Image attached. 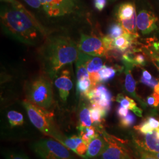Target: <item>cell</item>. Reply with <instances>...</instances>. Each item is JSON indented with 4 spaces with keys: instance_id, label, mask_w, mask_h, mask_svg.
<instances>
[{
    "instance_id": "30bf717a",
    "label": "cell",
    "mask_w": 159,
    "mask_h": 159,
    "mask_svg": "<svg viewBox=\"0 0 159 159\" xmlns=\"http://www.w3.org/2000/svg\"><path fill=\"white\" fill-rule=\"evenodd\" d=\"M86 98L91 104L95 105L105 110L107 113L111 110L113 96L108 89L103 84H98L87 94Z\"/></svg>"
},
{
    "instance_id": "3957f363",
    "label": "cell",
    "mask_w": 159,
    "mask_h": 159,
    "mask_svg": "<svg viewBox=\"0 0 159 159\" xmlns=\"http://www.w3.org/2000/svg\"><path fill=\"white\" fill-rule=\"evenodd\" d=\"M29 119L31 123L42 133L64 144L66 137L58 130L53 121L54 114L47 109L40 107L27 100L23 102ZM64 145V144H63Z\"/></svg>"
},
{
    "instance_id": "f1b7e54d",
    "label": "cell",
    "mask_w": 159,
    "mask_h": 159,
    "mask_svg": "<svg viewBox=\"0 0 159 159\" xmlns=\"http://www.w3.org/2000/svg\"><path fill=\"white\" fill-rule=\"evenodd\" d=\"M119 120L120 125L125 128H128L132 126L134 124L136 120L135 116L130 111L126 116L120 118Z\"/></svg>"
},
{
    "instance_id": "277c9868",
    "label": "cell",
    "mask_w": 159,
    "mask_h": 159,
    "mask_svg": "<svg viewBox=\"0 0 159 159\" xmlns=\"http://www.w3.org/2000/svg\"><path fill=\"white\" fill-rule=\"evenodd\" d=\"M26 100L40 107L48 110L53 104L51 79L47 75H40L27 83L25 86Z\"/></svg>"
},
{
    "instance_id": "7a4b0ae2",
    "label": "cell",
    "mask_w": 159,
    "mask_h": 159,
    "mask_svg": "<svg viewBox=\"0 0 159 159\" xmlns=\"http://www.w3.org/2000/svg\"><path fill=\"white\" fill-rule=\"evenodd\" d=\"M78 45L65 36H56L48 40L42 51V61L46 74L56 78L64 67L77 60L79 55Z\"/></svg>"
},
{
    "instance_id": "ab89813d",
    "label": "cell",
    "mask_w": 159,
    "mask_h": 159,
    "mask_svg": "<svg viewBox=\"0 0 159 159\" xmlns=\"http://www.w3.org/2000/svg\"><path fill=\"white\" fill-rule=\"evenodd\" d=\"M1 2H3L6 4H10L11 6H14L15 7H19L22 6L23 4H21L20 2H18L17 0H1Z\"/></svg>"
},
{
    "instance_id": "484cf974",
    "label": "cell",
    "mask_w": 159,
    "mask_h": 159,
    "mask_svg": "<svg viewBox=\"0 0 159 159\" xmlns=\"http://www.w3.org/2000/svg\"><path fill=\"white\" fill-rule=\"evenodd\" d=\"M127 33L119 22L112 24L108 29L107 36L111 39H116Z\"/></svg>"
},
{
    "instance_id": "836d02e7",
    "label": "cell",
    "mask_w": 159,
    "mask_h": 159,
    "mask_svg": "<svg viewBox=\"0 0 159 159\" xmlns=\"http://www.w3.org/2000/svg\"><path fill=\"white\" fill-rule=\"evenodd\" d=\"M154 46L156 48V52L154 51H151V57L153 61V63L159 70V46L157 44H154Z\"/></svg>"
},
{
    "instance_id": "ffe728a7",
    "label": "cell",
    "mask_w": 159,
    "mask_h": 159,
    "mask_svg": "<svg viewBox=\"0 0 159 159\" xmlns=\"http://www.w3.org/2000/svg\"><path fill=\"white\" fill-rule=\"evenodd\" d=\"M89 108L93 125H95L96 128L97 126H98L102 129L101 125L108 113L102 108H100L95 105L91 104Z\"/></svg>"
},
{
    "instance_id": "f35d334b",
    "label": "cell",
    "mask_w": 159,
    "mask_h": 159,
    "mask_svg": "<svg viewBox=\"0 0 159 159\" xmlns=\"http://www.w3.org/2000/svg\"><path fill=\"white\" fill-rule=\"evenodd\" d=\"M150 125L154 129L159 128V119H157L154 117H148L146 118Z\"/></svg>"
},
{
    "instance_id": "d590c367",
    "label": "cell",
    "mask_w": 159,
    "mask_h": 159,
    "mask_svg": "<svg viewBox=\"0 0 159 159\" xmlns=\"http://www.w3.org/2000/svg\"><path fill=\"white\" fill-rule=\"evenodd\" d=\"M94 6L98 11H102L107 5V0H93Z\"/></svg>"
},
{
    "instance_id": "1f68e13d",
    "label": "cell",
    "mask_w": 159,
    "mask_h": 159,
    "mask_svg": "<svg viewBox=\"0 0 159 159\" xmlns=\"http://www.w3.org/2000/svg\"><path fill=\"white\" fill-rule=\"evenodd\" d=\"M147 103L151 107H156L159 104V95L154 91L150 96L147 98Z\"/></svg>"
},
{
    "instance_id": "ac0fdd59",
    "label": "cell",
    "mask_w": 159,
    "mask_h": 159,
    "mask_svg": "<svg viewBox=\"0 0 159 159\" xmlns=\"http://www.w3.org/2000/svg\"><path fill=\"white\" fill-rule=\"evenodd\" d=\"M137 12L134 2H126L117 6L116 10V17L117 21L129 19Z\"/></svg>"
},
{
    "instance_id": "ee69618b",
    "label": "cell",
    "mask_w": 159,
    "mask_h": 159,
    "mask_svg": "<svg viewBox=\"0 0 159 159\" xmlns=\"http://www.w3.org/2000/svg\"><path fill=\"white\" fill-rule=\"evenodd\" d=\"M158 1V4H159V0H157Z\"/></svg>"
},
{
    "instance_id": "44dd1931",
    "label": "cell",
    "mask_w": 159,
    "mask_h": 159,
    "mask_svg": "<svg viewBox=\"0 0 159 159\" xmlns=\"http://www.w3.org/2000/svg\"><path fill=\"white\" fill-rule=\"evenodd\" d=\"M117 22H119L123 28L125 29V30L127 33L133 35L136 39L139 37V35L137 32V12L130 18Z\"/></svg>"
},
{
    "instance_id": "60d3db41",
    "label": "cell",
    "mask_w": 159,
    "mask_h": 159,
    "mask_svg": "<svg viewBox=\"0 0 159 159\" xmlns=\"http://www.w3.org/2000/svg\"><path fill=\"white\" fill-rule=\"evenodd\" d=\"M142 77L145 79L148 80H151L153 78L152 75L150 74V73L148 72V71L146 70H143Z\"/></svg>"
},
{
    "instance_id": "9c48e42d",
    "label": "cell",
    "mask_w": 159,
    "mask_h": 159,
    "mask_svg": "<svg viewBox=\"0 0 159 159\" xmlns=\"http://www.w3.org/2000/svg\"><path fill=\"white\" fill-rule=\"evenodd\" d=\"M78 47L80 51L94 57H103L108 52L102 39L94 35L81 34Z\"/></svg>"
},
{
    "instance_id": "d6986e66",
    "label": "cell",
    "mask_w": 159,
    "mask_h": 159,
    "mask_svg": "<svg viewBox=\"0 0 159 159\" xmlns=\"http://www.w3.org/2000/svg\"><path fill=\"white\" fill-rule=\"evenodd\" d=\"M116 101L119 103L121 106L130 110L139 117H142V110L137 107L136 102L132 98L126 96H125L122 94H119L116 97Z\"/></svg>"
},
{
    "instance_id": "8fae6325",
    "label": "cell",
    "mask_w": 159,
    "mask_h": 159,
    "mask_svg": "<svg viewBox=\"0 0 159 159\" xmlns=\"http://www.w3.org/2000/svg\"><path fill=\"white\" fill-rule=\"evenodd\" d=\"M70 68L69 67L68 68L67 66L61 69L58 73L54 81L60 98L64 102L67 101L70 92L73 86L71 79V73Z\"/></svg>"
},
{
    "instance_id": "6da1fadb",
    "label": "cell",
    "mask_w": 159,
    "mask_h": 159,
    "mask_svg": "<svg viewBox=\"0 0 159 159\" xmlns=\"http://www.w3.org/2000/svg\"><path fill=\"white\" fill-rule=\"evenodd\" d=\"M3 31L12 39L30 46H36L45 39L44 28L24 6L3 5L1 8Z\"/></svg>"
},
{
    "instance_id": "603a6c76",
    "label": "cell",
    "mask_w": 159,
    "mask_h": 159,
    "mask_svg": "<svg viewBox=\"0 0 159 159\" xmlns=\"http://www.w3.org/2000/svg\"><path fill=\"white\" fill-rule=\"evenodd\" d=\"M79 120L80 127H91L93 125L90 108L85 103H83L80 107Z\"/></svg>"
},
{
    "instance_id": "e575fe53",
    "label": "cell",
    "mask_w": 159,
    "mask_h": 159,
    "mask_svg": "<svg viewBox=\"0 0 159 159\" xmlns=\"http://www.w3.org/2000/svg\"><path fill=\"white\" fill-rule=\"evenodd\" d=\"M140 81H141V83H142L143 84L148 85L152 89H154L155 87V86L157 85L159 82V80L156 79L154 77H153L152 79L150 80L145 79L142 77L140 80Z\"/></svg>"
},
{
    "instance_id": "5bb4252c",
    "label": "cell",
    "mask_w": 159,
    "mask_h": 159,
    "mask_svg": "<svg viewBox=\"0 0 159 159\" xmlns=\"http://www.w3.org/2000/svg\"><path fill=\"white\" fill-rule=\"evenodd\" d=\"M123 63L125 67V89L126 91L131 96L136 98L139 102L140 103L141 106L143 107H147V104L144 102L140 97L137 95L136 93V83L134 79L132 74L131 70L134 67L133 63L123 61Z\"/></svg>"
},
{
    "instance_id": "4316f807",
    "label": "cell",
    "mask_w": 159,
    "mask_h": 159,
    "mask_svg": "<svg viewBox=\"0 0 159 159\" xmlns=\"http://www.w3.org/2000/svg\"><path fill=\"white\" fill-rule=\"evenodd\" d=\"M7 118L11 127H16L23 125L24 123V117L23 114L16 111L11 110L8 112Z\"/></svg>"
},
{
    "instance_id": "2e32d148",
    "label": "cell",
    "mask_w": 159,
    "mask_h": 159,
    "mask_svg": "<svg viewBox=\"0 0 159 159\" xmlns=\"http://www.w3.org/2000/svg\"><path fill=\"white\" fill-rule=\"evenodd\" d=\"M136 38L130 34L125 33L121 36L113 40L112 50H117V51L124 52L128 51L135 43Z\"/></svg>"
},
{
    "instance_id": "d6a6232c",
    "label": "cell",
    "mask_w": 159,
    "mask_h": 159,
    "mask_svg": "<svg viewBox=\"0 0 159 159\" xmlns=\"http://www.w3.org/2000/svg\"><path fill=\"white\" fill-rule=\"evenodd\" d=\"M4 156L6 159H30L25 154L17 152H7Z\"/></svg>"
},
{
    "instance_id": "7bdbcfd3",
    "label": "cell",
    "mask_w": 159,
    "mask_h": 159,
    "mask_svg": "<svg viewBox=\"0 0 159 159\" xmlns=\"http://www.w3.org/2000/svg\"><path fill=\"white\" fill-rule=\"evenodd\" d=\"M152 154H153L155 157H157L159 159V153H153V152H150Z\"/></svg>"
},
{
    "instance_id": "4dcf8cb0",
    "label": "cell",
    "mask_w": 159,
    "mask_h": 159,
    "mask_svg": "<svg viewBox=\"0 0 159 159\" xmlns=\"http://www.w3.org/2000/svg\"><path fill=\"white\" fill-rule=\"evenodd\" d=\"M146 59L144 57V55L141 53H137L133 55L132 54V63L134 65L143 66H144L146 64Z\"/></svg>"
},
{
    "instance_id": "52a82bcc",
    "label": "cell",
    "mask_w": 159,
    "mask_h": 159,
    "mask_svg": "<svg viewBox=\"0 0 159 159\" xmlns=\"http://www.w3.org/2000/svg\"><path fill=\"white\" fill-rule=\"evenodd\" d=\"M43 11L51 17H62L73 14L77 9L74 0H39Z\"/></svg>"
},
{
    "instance_id": "cb8c5ba5",
    "label": "cell",
    "mask_w": 159,
    "mask_h": 159,
    "mask_svg": "<svg viewBox=\"0 0 159 159\" xmlns=\"http://www.w3.org/2000/svg\"><path fill=\"white\" fill-rule=\"evenodd\" d=\"M93 89V85L90 78L77 81V93L83 97H86L87 94Z\"/></svg>"
},
{
    "instance_id": "83f0119b",
    "label": "cell",
    "mask_w": 159,
    "mask_h": 159,
    "mask_svg": "<svg viewBox=\"0 0 159 159\" xmlns=\"http://www.w3.org/2000/svg\"><path fill=\"white\" fill-rule=\"evenodd\" d=\"M134 129L138 131L142 135H145L148 133H152L155 130L150 125L148 120L146 119L144 120L140 125L134 126Z\"/></svg>"
},
{
    "instance_id": "d4e9b609",
    "label": "cell",
    "mask_w": 159,
    "mask_h": 159,
    "mask_svg": "<svg viewBox=\"0 0 159 159\" xmlns=\"http://www.w3.org/2000/svg\"><path fill=\"white\" fill-rule=\"evenodd\" d=\"M116 74L115 68L108 66H103L99 71L98 77L100 83H106L113 79Z\"/></svg>"
},
{
    "instance_id": "8d00e7d4",
    "label": "cell",
    "mask_w": 159,
    "mask_h": 159,
    "mask_svg": "<svg viewBox=\"0 0 159 159\" xmlns=\"http://www.w3.org/2000/svg\"><path fill=\"white\" fill-rule=\"evenodd\" d=\"M29 6L31 7L37 9V10H43V6L41 5L39 0H24Z\"/></svg>"
},
{
    "instance_id": "b9f144b4",
    "label": "cell",
    "mask_w": 159,
    "mask_h": 159,
    "mask_svg": "<svg viewBox=\"0 0 159 159\" xmlns=\"http://www.w3.org/2000/svg\"><path fill=\"white\" fill-rule=\"evenodd\" d=\"M153 89L154 91L159 95V83L155 86V87Z\"/></svg>"
},
{
    "instance_id": "5b68a950",
    "label": "cell",
    "mask_w": 159,
    "mask_h": 159,
    "mask_svg": "<svg viewBox=\"0 0 159 159\" xmlns=\"http://www.w3.org/2000/svg\"><path fill=\"white\" fill-rule=\"evenodd\" d=\"M31 148L41 159H73L68 148L52 138L41 139Z\"/></svg>"
},
{
    "instance_id": "7402d4cb",
    "label": "cell",
    "mask_w": 159,
    "mask_h": 159,
    "mask_svg": "<svg viewBox=\"0 0 159 159\" xmlns=\"http://www.w3.org/2000/svg\"><path fill=\"white\" fill-rule=\"evenodd\" d=\"M80 131V137L83 139V140L89 144L92 140L95 139L97 137L100 136L98 134L99 131L97 130L95 126L91 127H78Z\"/></svg>"
},
{
    "instance_id": "ba28073f",
    "label": "cell",
    "mask_w": 159,
    "mask_h": 159,
    "mask_svg": "<svg viewBox=\"0 0 159 159\" xmlns=\"http://www.w3.org/2000/svg\"><path fill=\"white\" fill-rule=\"evenodd\" d=\"M137 11V27L142 33L148 34L157 29L158 18L146 2L141 4Z\"/></svg>"
},
{
    "instance_id": "8992f818",
    "label": "cell",
    "mask_w": 159,
    "mask_h": 159,
    "mask_svg": "<svg viewBox=\"0 0 159 159\" xmlns=\"http://www.w3.org/2000/svg\"><path fill=\"white\" fill-rule=\"evenodd\" d=\"M106 144L98 159H134L125 143L102 130Z\"/></svg>"
},
{
    "instance_id": "9a60e30c",
    "label": "cell",
    "mask_w": 159,
    "mask_h": 159,
    "mask_svg": "<svg viewBox=\"0 0 159 159\" xmlns=\"http://www.w3.org/2000/svg\"><path fill=\"white\" fill-rule=\"evenodd\" d=\"M63 144L80 156L86 158L85 154L88 144L85 143L80 137L73 136L70 137H66Z\"/></svg>"
},
{
    "instance_id": "f546056e",
    "label": "cell",
    "mask_w": 159,
    "mask_h": 159,
    "mask_svg": "<svg viewBox=\"0 0 159 159\" xmlns=\"http://www.w3.org/2000/svg\"><path fill=\"white\" fill-rule=\"evenodd\" d=\"M137 159H159L155 157L149 152L143 150L142 148L136 146Z\"/></svg>"
},
{
    "instance_id": "7c38bea8",
    "label": "cell",
    "mask_w": 159,
    "mask_h": 159,
    "mask_svg": "<svg viewBox=\"0 0 159 159\" xmlns=\"http://www.w3.org/2000/svg\"><path fill=\"white\" fill-rule=\"evenodd\" d=\"M79 57L83 61L89 71L93 88L100 84L98 73L104 66L102 58L91 56L81 51H80Z\"/></svg>"
},
{
    "instance_id": "e0dca14e",
    "label": "cell",
    "mask_w": 159,
    "mask_h": 159,
    "mask_svg": "<svg viewBox=\"0 0 159 159\" xmlns=\"http://www.w3.org/2000/svg\"><path fill=\"white\" fill-rule=\"evenodd\" d=\"M105 144L106 142L102 135L97 137L89 143L85 157L87 158H96L98 157L102 153Z\"/></svg>"
},
{
    "instance_id": "74e56055",
    "label": "cell",
    "mask_w": 159,
    "mask_h": 159,
    "mask_svg": "<svg viewBox=\"0 0 159 159\" xmlns=\"http://www.w3.org/2000/svg\"><path fill=\"white\" fill-rule=\"evenodd\" d=\"M116 113H117V115L118 117L120 119V118H122V117H124L126 116L129 113V111L128 108H125V107L120 106L117 108Z\"/></svg>"
},
{
    "instance_id": "4fadbf2b",
    "label": "cell",
    "mask_w": 159,
    "mask_h": 159,
    "mask_svg": "<svg viewBox=\"0 0 159 159\" xmlns=\"http://www.w3.org/2000/svg\"><path fill=\"white\" fill-rule=\"evenodd\" d=\"M143 136L142 140H134L136 146L149 152L159 153V128Z\"/></svg>"
}]
</instances>
